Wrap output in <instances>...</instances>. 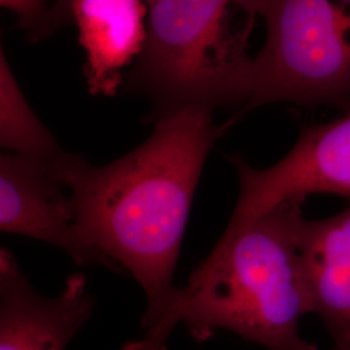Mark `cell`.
Masks as SVG:
<instances>
[{"label":"cell","instance_id":"8fae6325","mask_svg":"<svg viewBox=\"0 0 350 350\" xmlns=\"http://www.w3.org/2000/svg\"><path fill=\"white\" fill-rule=\"evenodd\" d=\"M0 5L14 14L18 29L30 43L47 40L66 25L56 0H0Z\"/></svg>","mask_w":350,"mask_h":350},{"label":"cell","instance_id":"9c48e42d","mask_svg":"<svg viewBox=\"0 0 350 350\" xmlns=\"http://www.w3.org/2000/svg\"><path fill=\"white\" fill-rule=\"evenodd\" d=\"M299 247L312 313L323 321L331 350H350V205L331 218L305 219Z\"/></svg>","mask_w":350,"mask_h":350},{"label":"cell","instance_id":"7a4b0ae2","mask_svg":"<svg viewBox=\"0 0 350 350\" xmlns=\"http://www.w3.org/2000/svg\"><path fill=\"white\" fill-rule=\"evenodd\" d=\"M304 201L289 199L227 225L161 321L120 350H167L179 323L198 342L226 329L267 350H319L299 331L301 318L312 313L299 247Z\"/></svg>","mask_w":350,"mask_h":350},{"label":"cell","instance_id":"277c9868","mask_svg":"<svg viewBox=\"0 0 350 350\" xmlns=\"http://www.w3.org/2000/svg\"><path fill=\"white\" fill-rule=\"evenodd\" d=\"M260 13L266 39L238 116L276 103L350 112V0H261Z\"/></svg>","mask_w":350,"mask_h":350},{"label":"cell","instance_id":"52a82bcc","mask_svg":"<svg viewBox=\"0 0 350 350\" xmlns=\"http://www.w3.org/2000/svg\"><path fill=\"white\" fill-rule=\"evenodd\" d=\"M95 306L83 274H72L55 297L40 295L17 260L0 250V350H65Z\"/></svg>","mask_w":350,"mask_h":350},{"label":"cell","instance_id":"5b68a950","mask_svg":"<svg viewBox=\"0 0 350 350\" xmlns=\"http://www.w3.org/2000/svg\"><path fill=\"white\" fill-rule=\"evenodd\" d=\"M239 178V196L230 226L240 225L283 201L312 193L350 199V112L322 125L304 126L293 148L266 169L230 156Z\"/></svg>","mask_w":350,"mask_h":350},{"label":"cell","instance_id":"6da1fadb","mask_svg":"<svg viewBox=\"0 0 350 350\" xmlns=\"http://www.w3.org/2000/svg\"><path fill=\"white\" fill-rule=\"evenodd\" d=\"M213 111L186 108L154 122L138 147L96 166L77 153L56 166L83 243L108 257L147 295L143 332L174 300V274L193 195L215 140Z\"/></svg>","mask_w":350,"mask_h":350},{"label":"cell","instance_id":"3957f363","mask_svg":"<svg viewBox=\"0 0 350 350\" xmlns=\"http://www.w3.org/2000/svg\"><path fill=\"white\" fill-rule=\"evenodd\" d=\"M260 10L261 0L150 4L146 43L122 88L150 100L152 122L186 108L241 111L250 99V40Z\"/></svg>","mask_w":350,"mask_h":350},{"label":"cell","instance_id":"ba28073f","mask_svg":"<svg viewBox=\"0 0 350 350\" xmlns=\"http://www.w3.org/2000/svg\"><path fill=\"white\" fill-rule=\"evenodd\" d=\"M66 24L78 30L83 75L94 96H114L147 38L144 0H56Z\"/></svg>","mask_w":350,"mask_h":350},{"label":"cell","instance_id":"30bf717a","mask_svg":"<svg viewBox=\"0 0 350 350\" xmlns=\"http://www.w3.org/2000/svg\"><path fill=\"white\" fill-rule=\"evenodd\" d=\"M0 146L5 152L46 165L63 163L69 152L44 125L18 85L4 49L0 50Z\"/></svg>","mask_w":350,"mask_h":350},{"label":"cell","instance_id":"7c38bea8","mask_svg":"<svg viewBox=\"0 0 350 350\" xmlns=\"http://www.w3.org/2000/svg\"><path fill=\"white\" fill-rule=\"evenodd\" d=\"M147 4H148V7H150V4H153V3H156V1H159V0H144Z\"/></svg>","mask_w":350,"mask_h":350},{"label":"cell","instance_id":"8992f818","mask_svg":"<svg viewBox=\"0 0 350 350\" xmlns=\"http://www.w3.org/2000/svg\"><path fill=\"white\" fill-rule=\"evenodd\" d=\"M56 166L11 152L1 153L0 231L44 241L81 266H104L122 274L116 263L91 250L79 237L70 195Z\"/></svg>","mask_w":350,"mask_h":350}]
</instances>
